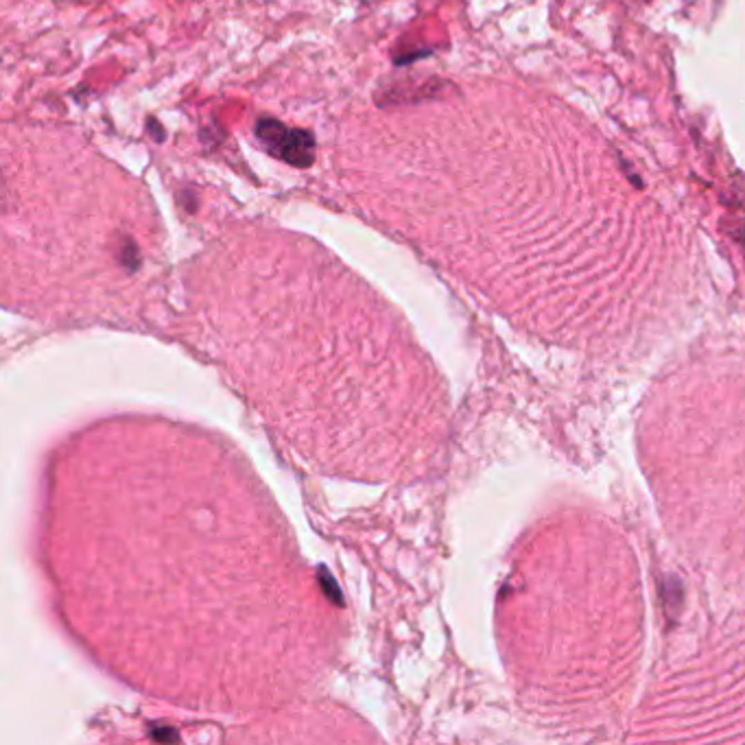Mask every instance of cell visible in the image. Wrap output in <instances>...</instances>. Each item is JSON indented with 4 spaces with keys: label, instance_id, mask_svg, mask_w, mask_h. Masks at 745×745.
<instances>
[{
    "label": "cell",
    "instance_id": "obj_1",
    "mask_svg": "<svg viewBox=\"0 0 745 745\" xmlns=\"http://www.w3.org/2000/svg\"><path fill=\"white\" fill-rule=\"evenodd\" d=\"M256 136L269 156L291 167L306 169L315 160V140L304 129L286 127L284 122L273 118H263L256 122Z\"/></svg>",
    "mask_w": 745,
    "mask_h": 745
}]
</instances>
